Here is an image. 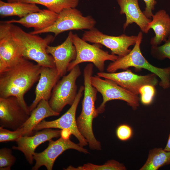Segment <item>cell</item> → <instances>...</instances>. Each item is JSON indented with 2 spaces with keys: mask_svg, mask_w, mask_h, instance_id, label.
Here are the masks:
<instances>
[{
  "mask_svg": "<svg viewBox=\"0 0 170 170\" xmlns=\"http://www.w3.org/2000/svg\"><path fill=\"white\" fill-rule=\"evenodd\" d=\"M41 66L23 57L17 63L0 72V97H16L28 111L25 94L38 81Z\"/></svg>",
  "mask_w": 170,
  "mask_h": 170,
  "instance_id": "6da1fadb",
  "label": "cell"
},
{
  "mask_svg": "<svg viewBox=\"0 0 170 170\" xmlns=\"http://www.w3.org/2000/svg\"><path fill=\"white\" fill-rule=\"evenodd\" d=\"M93 66V64L90 63L84 69V97L81 112L76 122L79 132L86 139L90 149L99 150L101 149V144L95 137L93 129V120L99 115L95 106L98 91L91 83Z\"/></svg>",
  "mask_w": 170,
  "mask_h": 170,
  "instance_id": "7a4b0ae2",
  "label": "cell"
},
{
  "mask_svg": "<svg viewBox=\"0 0 170 170\" xmlns=\"http://www.w3.org/2000/svg\"><path fill=\"white\" fill-rule=\"evenodd\" d=\"M10 24L12 37L20 48L24 58L34 61L41 66L55 67L53 57L46 51L48 46L54 41V37L48 35L42 38L28 33L13 24Z\"/></svg>",
  "mask_w": 170,
  "mask_h": 170,
  "instance_id": "3957f363",
  "label": "cell"
},
{
  "mask_svg": "<svg viewBox=\"0 0 170 170\" xmlns=\"http://www.w3.org/2000/svg\"><path fill=\"white\" fill-rule=\"evenodd\" d=\"M138 40L133 49L127 54L118 57L115 61L110 63L106 68L108 72H116L120 69L126 70L133 67L138 70L146 69L155 74L160 79L159 85L164 89L170 87V67L161 68L150 63L143 55L140 49L143 39L142 31L139 32Z\"/></svg>",
  "mask_w": 170,
  "mask_h": 170,
  "instance_id": "277c9868",
  "label": "cell"
},
{
  "mask_svg": "<svg viewBox=\"0 0 170 170\" xmlns=\"http://www.w3.org/2000/svg\"><path fill=\"white\" fill-rule=\"evenodd\" d=\"M72 39L76 51V56L69 65L67 71H70L79 64L89 62L92 63L100 72H103L106 61H114L118 57L102 49V45L100 44H90L76 34H73Z\"/></svg>",
  "mask_w": 170,
  "mask_h": 170,
  "instance_id": "5b68a950",
  "label": "cell"
},
{
  "mask_svg": "<svg viewBox=\"0 0 170 170\" xmlns=\"http://www.w3.org/2000/svg\"><path fill=\"white\" fill-rule=\"evenodd\" d=\"M96 22L91 16H84L76 8L65 9L58 14L57 19L52 26L37 31H32V34L53 33L55 37L67 31L91 29L95 27Z\"/></svg>",
  "mask_w": 170,
  "mask_h": 170,
  "instance_id": "8992f818",
  "label": "cell"
},
{
  "mask_svg": "<svg viewBox=\"0 0 170 170\" xmlns=\"http://www.w3.org/2000/svg\"><path fill=\"white\" fill-rule=\"evenodd\" d=\"M81 74L80 67L77 65L57 83L48 100L50 106L54 111L60 114L66 105H72L77 93L76 81Z\"/></svg>",
  "mask_w": 170,
  "mask_h": 170,
  "instance_id": "52a82bcc",
  "label": "cell"
},
{
  "mask_svg": "<svg viewBox=\"0 0 170 170\" xmlns=\"http://www.w3.org/2000/svg\"><path fill=\"white\" fill-rule=\"evenodd\" d=\"M91 83L103 97L102 103L97 108L99 114L104 112L106 103L112 100L124 101L134 110L139 105L140 99L138 95L131 93L112 80L103 79L97 75L92 76Z\"/></svg>",
  "mask_w": 170,
  "mask_h": 170,
  "instance_id": "ba28073f",
  "label": "cell"
},
{
  "mask_svg": "<svg viewBox=\"0 0 170 170\" xmlns=\"http://www.w3.org/2000/svg\"><path fill=\"white\" fill-rule=\"evenodd\" d=\"M138 36H128L123 34L119 36L106 35L94 27L85 31L82 38L84 41L98 43L109 49L111 54L118 57L128 54L131 49L129 47L134 45L138 40Z\"/></svg>",
  "mask_w": 170,
  "mask_h": 170,
  "instance_id": "9c48e42d",
  "label": "cell"
},
{
  "mask_svg": "<svg viewBox=\"0 0 170 170\" xmlns=\"http://www.w3.org/2000/svg\"><path fill=\"white\" fill-rule=\"evenodd\" d=\"M84 86H80L74 103L65 113L59 118L53 121H48L42 120L34 127L33 132L46 128L68 129L77 139L79 145L83 147L88 145L86 139L78 129L76 118L77 107L84 93Z\"/></svg>",
  "mask_w": 170,
  "mask_h": 170,
  "instance_id": "30bf717a",
  "label": "cell"
},
{
  "mask_svg": "<svg viewBox=\"0 0 170 170\" xmlns=\"http://www.w3.org/2000/svg\"><path fill=\"white\" fill-rule=\"evenodd\" d=\"M48 147L43 151L35 152L33 156L35 164L32 170H37L42 166L46 167L48 170H52L57 158L66 150L72 149L87 154L89 153L88 150L71 140L70 139H64L60 137L59 139L48 141Z\"/></svg>",
  "mask_w": 170,
  "mask_h": 170,
  "instance_id": "8fae6325",
  "label": "cell"
},
{
  "mask_svg": "<svg viewBox=\"0 0 170 170\" xmlns=\"http://www.w3.org/2000/svg\"><path fill=\"white\" fill-rule=\"evenodd\" d=\"M31 113L24 108L16 97H0V126L17 130L26 122Z\"/></svg>",
  "mask_w": 170,
  "mask_h": 170,
  "instance_id": "7c38bea8",
  "label": "cell"
},
{
  "mask_svg": "<svg viewBox=\"0 0 170 170\" xmlns=\"http://www.w3.org/2000/svg\"><path fill=\"white\" fill-rule=\"evenodd\" d=\"M97 74L101 77L113 81L121 87L138 95L142 86L147 84L156 86L158 83L157 76L153 73L139 75L133 73L128 69L120 72H99Z\"/></svg>",
  "mask_w": 170,
  "mask_h": 170,
  "instance_id": "4fadbf2b",
  "label": "cell"
},
{
  "mask_svg": "<svg viewBox=\"0 0 170 170\" xmlns=\"http://www.w3.org/2000/svg\"><path fill=\"white\" fill-rule=\"evenodd\" d=\"M23 57L21 50L12 35L10 24L0 23V72L13 65Z\"/></svg>",
  "mask_w": 170,
  "mask_h": 170,
  "instance_id": "5bb4252c",
  "label": "cell"
},
{
  "mask_svg": "<svg viewBox=\"0 0 170 170\" xmlns=\"http://www.w3.org/2000/svg\"><path fill=\"white\" fill-rule=\"evenodd\" d=\"M61 130L51 128L37 131L33 136H23L15 141L17 146H13V149L22 152L30 164L33 163V156L36 148L40 144L54 138L60 136Z\"/></svg>",
  "mask_w": 170,
  "mask_h": 170,
  "instance_id": "9a60e30c",
  "label": "cell"
},
{
  "mask_svg": "<svg viewBox=\"0 0 170 170\" xmlns=\"http://www.w3.org/2000/svg\"><path fill=\"white\" fill-rule=\"evenodd\" d=\"M73 33L70 31L65 40L56 46L48 45L47 53L53 58L59 75L62 77L65 75L69 65L76 56V48L73 41Z\"/></svg>",
  "mask_w": 170,
  "mask_h": 170,
  "instance_id": "2e32d148",
  "label": "cell"
},
{
  "mask_svg": "<svg viewBox=\"0 0 170 170\" xmlns=\"http://www.w3.org/2000/svg\"><path fill=\"white\" fill-rule=\"evenodd\" d=\"M60 77L55 67L41 66L39 78L35 91V97L29 106L31 112L41 100H49L54 88Z\"/></svg>",
  "mask_w": 170,
  "mask_h": 170,
  "instance_id": "e0dca14e",
  "label": "cell"
},
{
  "mask_svg": "<svg viewBox=\"0 0 170 170\" xmlns=\"http://www.w3.org/2000/svg\"><path fill=\"white\" fill-rule=\"evenodd\" d=\"M120 8V13L125 14L126 20L123 25L124 30L129 25L135 23L140 28L141 31L145 33L149 31L148 27L151 19L147 17L141 10L138 0H117Z\"/></svg>",
  "mask_w": 170,
  "mask_h": 170,
  "instance_id": "ac0fdd59",
  "label": "cell"
},
{
  "mask_svg": "<svg viewBox=\"0 0 170 170\" xmlns=\"http://www.w3.org/2000/svg\"><path fill=\"white\" fill-rule=\"evenodd\" d=\"M58 14L48 9L29 14L19 20L5 21L8 23L19 24L27 28H33V31L45 29L53 25L58 18Z\"/></svg>",
  "mask_w": 170,
  "mask_h": 170,
  "instance_id": "d6986e66",
  "label": "cell"
},
{
  "mask_svg": "<svg viewBox=\"0 0 170 170\" xmlns=\"http://www.w3.org/2000/svg\"><path fill=\"white\" fill-rule=\"evenodd\" d=\"M150 29L155 34L150 40L151 46L160 45L170 36V16L166 10L161 9L153 15L148 26V31Z\"/></svg>",
  "mask_w": 170,
  "mask_h": 170,
  "instance_id": "ffe728a7",
  "label": "cell"
},
{
  "mask_svg": "<svg viewBox=\"0 0 170 170\" xmlns=\"http://www.w3.org/2000/svg\"><path fill=\"white\" fill-rule=\"evenodd\" d=\"M60 114L54 111L50 106L48 101L42 99L31 113L29 118L21 128L23 130V136H31L34 127L45 118L58 116Z\"/></svg>",
  "mask_w": 170,
  "mask_h": 170,
  "instance_id": "44dd1931",
  "label": "cell"
},
{
  "mask_svg": "<svg viewBox=\"0 0 170 170\" xmlns=\"http://www.w3.org/2000/svg\"><path fill=\"white\" fill-rule=\"evenodd\" d=\"M42 10L34 3L20 1L8 3L0 0V15L2 18L17 16L20 19L29 14Z\"/></svg>",
  "mask_w": 170,
  "mask_h": 170,
  "instance_id": "7402d4cb",
  "label": "cell"
},
{
  "mask_svg": "<svg viewBox=\"0 0 170 170\" xmlns=\"http://www.w3.org/2000/svg\"><path fill=\"white\" fill-rule=\"evenodd\" d=\"M167 165H170V151L155 148L149 151L146 162L139 170H157Z\"/></svg>",
  "mask_w": 170,
  "mask_h": 170,
  "instance_id": "603a6c76",
  "label": "cell"
},
{
  "mask_svg": "<svg viewBox=\"0 0 170 170\" xmlns=\"http://www.w3.org/2000/svg\"><path fill=\"white\" fill-rule=\"evenodd\" d=\"M19 1L42 5L48 9L59 14L65 9L76 8L79 0H19Z\"/></svg>",
  "mask_w": 170,
  "mask_h": 170,
  "instance_id": "cb8c5ba5",
  "label": "cell"
},
{
  "mask_svg": "<svg viewBox=\"0 0 170 170\" xmlns=\"http://www.w3.org/2000/svg\"><path fill=\"white\" fill-rule=\"evenodd\" d=\"M65 170H126L124 165L114 160H109L104 164L97 165L90 163L74 167L71 166L64 168Z\"/></svg>",
  "mask_w": 170,
  "mask_h": 170,
  "instance_id": "d4e9b609",
  "label": "cell"
},
{
  "mask_svg": "<svg viewBox=\"0 0 170 170\" xmlns=\"http://www.w3.org/2000/svg\"><path fill=\"white\" fill-rule=\"evenodd\" d=\"M151 55L158 60H162L165 58L170 60V36L161 46H151L150 48Z\"/></svg>",
  "mask_w": 170,
  "mask_h": 170,
  "instance_id": "484cf974",
  "label": "cell"
},
{
  "mask_svg": "<svg viewBox=\"0 0 170 170\" xmlns=\"http://www.w3.org/2000/svg\"><path fill=\"white\" fill-rule=\"evenodd\" d=\"M11 149L3 148L0 149V170H10L16 162Z\"/></svg>",
  "mask_w": 170,
  "mask_h": 170,
  "instance_id": "4316f807",
  "label": "cell"
},
{
  "mask_svg": "<svg viewBox=\"0 0 170 170\" xmlns=\"http://www.w3.org/2000/svg\"><path fill=\"white\" fill-rule=\"evenodd\" d=\"M24 132L21 128L11 131L4 128L0 127V142L16 141L18 139L23 136Z\"/></svg>",
  "mask_w": 170,
  "mask_h": 170,
  "instance_id": "83f0119b",
  "label": "cell"
},
{
  "mask_svg": "<svg viewBox=\"0 0 170 170\" xmlns=\"http://www.w3.org/2000/svg\"><path fill=\"white\" fill-rule=\"evenodd\" d=\"M155 86L151 85H145L142 86L139 90L140 100L144 105H148L152 102L155 95Z\"/></svg>",
  "mask_w": 170,
  "mask_h": 170,
  "instance_id": "f1b7e54d",
  "label": "cell"
},
{
  "mask_svg": "<svg viewBox=\"0 0 170 170\" xmlns=\"http://www.w3.org/2000/svg\"><path fill=\"white\" fill-rule=\"evenodd\" d=\"M116 133L118 138L121 141H124L129 139L131 137L132 130L129 126L123 124L117 128Z\"/></svg>",
  "mask_w": 170,
  "mask_h": 170,
  "instance_id": "f546056e",
  "label": "cell"
},
{
  "mask_svg": "<svg viewBox=\"0 0 170 170\" xmlns=\"http://www.w3.org/2000/svg\"><path fill=\"white\" fill-rule=\"evenodd\" d=\"M145 4V10L144 13L146 16L151 19L153 14L152 11L155 9V6L157 3L156 0H143Z\"/></svg>",
  "mask_w": 170,
  "mask_h": 170,
  "instance_id": "4dcf8cb0",
  "label": "cell"
},
{
  "mask_svg": "<svg viewBox=\"0 0 170 170\" xmlns=\"http://www.w3.org/2000/svg\"><path fill=\"white\" fill-rule=\"evenodd\" d=\"M71 134H72L71 131L68 129H64L61 130L60 137L64 139H68Z\"/></svg>",
  "mask_w": 170,
  "mask_h": 170,
  "instance_id": "1f68e13d",
  "label": "cell"
},
{
  "mask_svg": "<svg viewBox=\"0 0 170 170\" xmlns=\"http://www.w3.org/2000/svg\"><path fill=\"white\" fill-rule=\"evenodd\" d=\"M164 150L166 151H170V134L169 136L166 145Z\"/></svg>",
  "mask_w": 170,
  "mask_h": 170,
  "instance_id": "d6a6232c",
  "label": "cell"
},
{
  "mask_svg": "<svg viewBox=\"0 0 170 170\" xmlns=\"http://www.w3.org/2000/svg\"><path fill=\"white\" fill-rule=\"evenodd\" d=\"M19 0H7V2L8 3H13L19 1Z\"/></svg>",
  "mask_w": 170,
  "mask_h": 170,
  "instance_id": "836d02e7",
  "label": "cell"
}]
</instances>
